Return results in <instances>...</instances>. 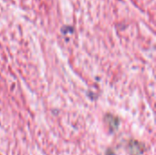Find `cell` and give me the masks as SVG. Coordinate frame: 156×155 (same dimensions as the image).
Segmentation results:
<instances>
[{
    "instance_id": "cell-1",
    "label": "cell",
    "mask_w": 156,
    "mask_h": 155,
    "mask_svg": "<svg viewBox=\"0 0 156 155\" xmlns=\"http://www.w3.org/2000/svg\"><path fill=\"white\" fill-rule=\"evenodd\" d=\"M129 148L132 155H140L143 153V145L136 141H132L130 143Z\"/></svg>"
},
{
    "instance_id": "cell-2",
    "label": "cell",
    "mask_w": 156,
    "mask_h": 155,
    "mask_svg": "<svg viewBox=\"0 0 156 155\" xmlns=\"http://www.w3.org/2000/svg\"><path fill=\"white\" fill-rule=\"evenodd\" d=\"M106 122H108L109 126L111 127V130H115L118 128V124H119V120L116 117L113 116H107L106 117Z\"/></svg>"
}]
</instances>
